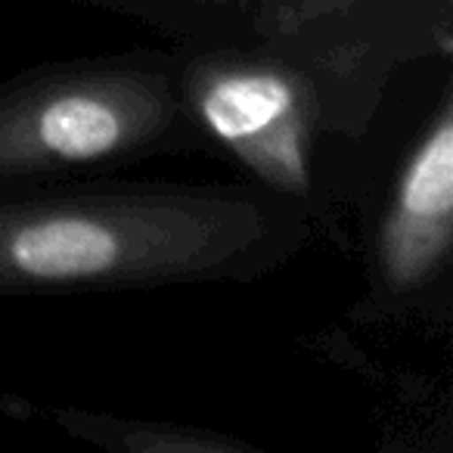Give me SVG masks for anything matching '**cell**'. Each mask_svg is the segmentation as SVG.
Returning a JSON list of instances; mask_svg holds the SVG:
<instances>
[{
    "label": "cell",
    "instance_id": "cell-1",
    "mask_svg": "<svg viewBox=\"0 0 453 453\" xmlns=\"http://www.w3.org/2000/svg\"><path fill=\"white\" fill-rule=\"evenodd\" d=\"M308 240L304 202L255 180L0 189V298L255 283Z\"/></svg>",
    "mask_w": 453,
    "mask_h": 453
},
{
    "label": "cell",
    "instance_id": "cell-2",
    "mask_svg": "<svg viewBox=\"0 0 453 453\" xmlns=\"http://www.w3.org/2000/svg\"><path fill=\"white\" fill-rule=\"evenodd\" d=\"M180 90V53L44 63L0 81V189L65 183L205 150Z\"/></svg>",
    "mask_w": 453,
    "mask_h": 453
},
{
    "label": "cell",
    "instance_id": "cell-3",
    "mask_svg": "<svg viewBox=\"0 0 453 453\" xmlns=\"http://www.w3.org/2000/svg\"><path fill=\"white\" fill-rule=\"evenodd\" d=\"M255 35L314 78L326 131L354 137L397 65L453 53V0H258Z\"/></svg>",
    "mask_w": 453,
    "mask_h": 453
},
{
    "label": "cell",
    "instance_id": "cell-4",
    "mask_svg": "<svg viewBox=\"0 0 453 453\" xmlns=\"http://www.w3.org/2000/svg\"><path fill=\"white\" fill-rule=\"evenodd\" d=\"M180 90L208 146L240 162L255 183L304 202L314 150L326 131L314 78L267 44L180 53Z\"/></svg>",
    "mask_w": 453,
    "mask_h": 453
},
{
    "label": "cell",
    "instance_id": "cell-5",
    "mask_svg": "<svg viewBox=\"0 0 453 453\" xmlns=\"http://www.w3.org/2000/svg\"><path fill=\"white\" fill-rule=\"evenodd\" d=\"M453 252V90L447 84L403 152L379 214L370 302L397 308L428 292Z\"/></svg>",
    "mask_w": 453,
    "mask_h": 453
},
{
    "label": "cell",
    "instance_id": "cell-6",
    "mask_svg": "<svg viewBox=\"0 0 453 453\" xmlns=\"http://www.w3.org/2000/svg\"><path fill=\"white\" fill-rule=\"evenodd\" d=\"M50 419L84 444L115 453H252L255 447L218 428L162 419H125L81 407H57Z\"/></svg>",
    "mask_w": 453,
    "mask_h": 453
},
{
    "label": "cell",
    "instance_id": "cell-7",
    "mask_svg": "<svg viewBox=\"0 0 453 453\" xmlns=\"http://www.w3.org/2000/svg\"><path fill=\"white\" fill-rule=\"evenodd\" d=\"M103 10H119V13L137 16V19L156 22L165 28H180L199 13H205L199 0H84Z\"/></svg>",
    "mask_w": 453,
    "mask_h": 453
},
{
    "label": "cell",
    "instance_id": "cell-8",
    "mask_svg": "<svg viewBox=\"0 0 453 453\" xmlns=\"http://www.w3.org/2000/svg\"><path fill=\"white\" fill-rule=\"evenodd\" d=\"M205 10H242L249 7L252 0H199Z\"/></svg>",
    "mask_w": 453,
    "mask_h": 453
}]
</instances>
